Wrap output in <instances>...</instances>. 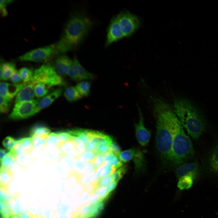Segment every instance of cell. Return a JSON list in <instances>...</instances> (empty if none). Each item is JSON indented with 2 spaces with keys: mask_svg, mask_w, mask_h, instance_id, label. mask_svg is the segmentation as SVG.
<instances>
[{
  "mask_svg": "<svg viewBox=\"0 0 218 218\" xmlns=\"http://www.w3.org/2000/svg\"><path fill=\"white\" fill-rule=\"evenodd\" d=\"M116 156L112 152H111L107 154L104 156V163L106 164V163L111 161Z\"/></svg>",
  "mask_w": 218,
  "mask_h": 218,
  "instance_id": "11a10c76",
  "label": "cell"
},
{
  "mask_svg": "<svg viewBox=\"0 0 218 218\" xmlns=\"http://www.w3.org/2000/svg\"><path fill=\"white\" fill-rule=\"evenodd\" d=\"M177 168L176 173L179 178L184 175H188L194 180L200 174L199 165L196 162L185 163L181 164Z\"/></svg>",
  "mask_w": 218,
  "mask_h": 218,
  "instance_id": "5bb4252c",
  "label": "cell"
},
{
  "mask_svg": "<svg viewBox=\"0 0 218 218\" xmlns=\"http://www.w3.org/2000/svg\"><path fill=\"white\" fill-rule=\"evenodd\" d=\"M16 142V141L13 138L10 136H8L3 140L2 144L8 150H10Z\"/></svg>",
  "mask_w": 218,
  "mask_h": 218,
  "instance_id": "bcb514c9",
  "label": "cell"
},
{
  "mask_svg": "<svg viewBox=\"0 0 218 218\" xmlns=\"http://www.w3.org/2000/svg\"><path fill=\"white\" fill-rule=\"evenodd\" d=\"M33 214L28 211L24 213L21 214L20 215V218H31Z\"/></svg>",
  "mask_w": 218,
  "mask_h": 218,
  "instance_id": "9f6ffc18",
  "label": "cell"
},
{
  "mask_svg": "<svg viewBox=\"0 0 218 218\" xmlns=\"http://www.w3.org/2000/svg\"><path fill=\"white\" fill-rule=\"evenodd\" d=\"M1 201L5 202V200L8 199L9 197V194L7 188L0 187Z\"/></svg>",
  "mask_w": 218,
  "mask_h": 218,
  "instance_id": "db71d44e",
  "label": "cell"
},
{
  "mask_svg": "<svg viewBox=\"0 0 218 218\" xmlns=\"http://www.w3.org/2000/svg\"><path fill=\"white\" fill-rule=\"evenodd\" d=\"M92 25V21L84 14L77 12L73 15L56 44L55 53L63 54L77 48L86 38Z\"/></svg>",
  "mask_w": 218,
  "mask_h": 218,
  "instance_id": "6da1fadb",
  "label": "cell"
},
{
  "mask_svg": "<svg viewBox=\"0 0 218 218\" xmlns=\"http://www.w3.org/2000/svg\"><path fill=\"white\" fill-rule=\"evenodd\" d=\"M1 218H10L9 216H4Z\"/></svg>",
  "mask_w": 218,
  "mask_h": 218,
  "instance_id": "6125c7cd",
  "label": "cell"
},
{
  "mask_svg": "<svg viewBox=\"0 0 218 218\" xmlns=\"http://www.w3.org/2000/svg\"><path fill=\"white\" fill-rule=\"evenodd\" d=\"M3 74L1 80L7 81L10 78L14 71L16 70L15 64L12 62H6L1 63Z\"/></svg>",
  "mask_w": 218,
  "mask_h": 218,
  "instance_id": "cb8c5ba5",
  "label": "cell"
},
{
  "mask_svg": "<svg viewBox=\"0 0 218 218\" xmlns=\"http://www.w3.org/2000/svg\"><path fill=\"white\" fill-rule=\"evenodd\" d=\"M154 110L156 119V147L162 158L172 162V121L175 113L169 105L160 101L155 103Z\"/></svg>",
  "mask_w": 218,
  "mask_h": 218,
  "instance_id": "7a4b0ae2",
  "label": "cell"
},
{
  "mask_svg": "<svg viewBox=\"0 0 218 218\" xmlns=\"http://www.w3.org/2000/svg\"><path fill=\"white\" fill-rule=\"evenodd\" d=\"M132 160L134 162L135 170L137 173H141L145 170V160L144 155L140 150L137 149L135 154Z\"/></svg>",
  "mask_w": 218,
  "mask_h": 218,
  "instance_id": "d6986e66",
  "label": "cell"
},
{
  "mask_svg": "<svg viewBox=\"0 0 218 218\" xmlns=\"http://www.w3.org/2000/svg\"><path fill=\"white\" fill-rule=\"evenodd\" d=\"M61 160L69 170L73 169L76 162L75 160L67 155L62 156Z\"/></svg>",
  "mask_w": 218,
  "mask_h": 218,
  "instance_id": "7bdbcfd3",
  "label": "cell"
},
{
  "mask_svg": "<svg viewBox=\"0 0 218 218\" xmlns=\"http://www.w3.org/2000/svg\"><path fill=\"white\" fill-rule=\"evenodd\" d=\"M64 95L66 100L70 102L78 101L82 97L75 86H71L67 88L64 91Z\"/></svg>",
  "mask_w": 218,
  "mask_h": 218,
  "instance_id": "603a6c76",
  "label": "cell"
},
{
  "mask_svg": "<svg viewBox=\"0 0 218 218\" xmlns=\"http://www.w3.org/2000/svg\"><path fill=\"white\" fill-rule=\"evenodd\" d=\"M8 84V83L5 82H1L0 84V95L7 98H8V97L7 92Z\"/></svg>",
  "mask_w": 218,
  "mask_h": 218,
  "instance_id": "f907efd6",
  "label": "cell"
},
{
  "mask_svg": "<svg viewBox=\"0 0 218 218\" xmlns=\"http://www.w3.org/2000/svg\"><path fill=\"white\" fill-rule=\"evenodd\" d=\"M111 137L97 131L88 143L90 150L98 152L105 144L110 145L113 141Z\"/></svg>",
  "mask_w": 218,
  "mask_h": 218,
  "instance_id": "7c38bea8",
  "label": "cell"
},
{
  "mask_svg": "<svg viewBox=\"0 0 218 218\" xmlns=\"http://www.w3.org/2000/svg\"><path fill=\"white\" fill-rule=\"evenodd\" d=\"M17 156L10 151L0 160L1 167L9 169L16 159Z\"/></svg>",
  "mask_w": 218,
  "mask_h": 218,
  "instance_id": "1f68e13d",
  "label": "cell"
},
{
  "mask_svg": "<svg viewBox=\"0 0 218 218\" xmlns=\"http://www.w3.org/2000/svg\"><path fill=\"white\" fill-rule=\"evenodd\" d=\"M31 83L35 84L43 83L50 88L65 84L62 77L57 73L54 67L49 64H43L34 70L33 78Z\"/></svg>",
  "mask_w": 218,
  "mask_h": 218,
  "instance_id": "5b68a950",
  "label": "cell"
},
{
  "mask_svg": "<svg viewBox=\"0 0 218 218\" xmlns=\"http://www.w3.org/2000/svg\"><path fill=\"white\" fill-rule=\"evenodd\" d=\"M138 110L139 120L138 122L134 125L136 136L140 145L145 146L150 141L151 133L144 126V117L141 110L139 108Z\"/></svg>",
  "mask_w": 218,
  "mask_h": 218,
  "instance_id": "30bf717a",
  "label": "cell"
},
{
  "mask_svg": "<svg viewBox=\"0 0 218 218\" xmlns=\"http://www.w3.org/2000/svg\"><path fill=\"white\" fill-rule=\"evenodd\" d=\"M98 152L91 150L85 151L78 157V159L81 161L90 162L92 163Z\"/></svg>",
  "mask_w": 218,
  "mask_h": 218,
  "instance_id": "d590c367",
  "label": "cell"
},
{
  "mask_svg": "<svg viewBox=\"0 0 218 218\" xmlns=\"http://www.w3.org/2000/svg\"><path fill=\"white\" fill-rule=\"evenodd\" d=\"M12 99L0 96V111L6 114L9 111Z\"/></svg>",
  "mask_w": 218,
  "mask_h": 218,
  "instance_id": "8d00e7d4",
  "label": "cell"
},
{
  "mask_svg": "<svg viewBox=\"0 0 218 218\" xmlns=\"http://www.w3.org/2000/svg\"><path fill=\"white\" fill-rule=\"evenodd\" d=\"M31 218H44V217L38 215L37 214H33Z\"/></svg>",
  "mask_w": 218,
  "mask_h": 218,
  "instance_id": "91938a15",
  "label": "cell"
},
{
  "mask_svg": "<svg viewBox=\"0 0 218 218\" xmlns=\"http://www.w3.org/2000/svg\"><path fill=\"white\" fill-rule=\"evenodd\" d=\"M10 218H20L19 215L11 214L9 215Z\"/></svg>",
  "mask_w": 218,
  "mask_h": 218,
  "instance_id": "94428289",
  "label": "cell"
},
{
  "mask_svg": "<svg viewBox=\"0 0 218 218\" xmlns=\"http://www.w3.org/2000/svg\"><path fill=\"white\" fill-rule=\"evenodd\" d=\"M10 81L13 84H18L22 80L18 71L16 70L10 78Z\"/></svg>",
  "mask_w": 218,
  "mask_h": 218,
  "instance_id": "681fc988",
  "label": "cell"
},
{
  "mask_svg": "<svg viewBox=\"0 0 218 218\" xmlns=\"http://www.w3.org/2000/svg\"><path fill=\"white\" fill-rule=\"evenodd\" d=\"M112 152L116 156H118L121 153V149L118 144L114 141L113 140L110 145Z\"/></svg>",
  "mask_w": 218,
  "mask_h": 218,
  "instance_id": "816d5d0a",
  "label": "cell"
},
{
  "mask_svg": "<svg viewBox=\"0 0 218 218\" xmlns=\"http://www.w3.org/2000/svg\"><path fill=\"white\" fill-rule=\"evenodd\" d=\"M32 139L34 148L42 150L45 146V140L36 136L31 137Z\"/></svg>",
  "mask_w": 218,
  "mask_h": 218,
  "instance_id": "60d3db41",
  "label": "cell"
},
{
  "mask_svg": "<svg viewBox=\"0 0 218 218\" xmlns=\"http://www.w3.org/2000/svg\"><path fill=\"white\" fill-rule=\"evenodd\" d=\"M116 17L124 37L131 35L140 26L139 18L127 11L121 12Z\"/></svg>",
  "mask_w": 218,
  "mask_h": 218,
  "instance_id": "52a82bcc",
  "label": "cell"
},
{
  "mask_svg": "<svg viewBox=\"0 0 218 218\" xmlns=\"http://www.w3.org/2000/svg\"><path fill=\"white\" fill-rule=\"evenodd\" d=\"M75 87L82 97H87L90 94L91 84L88 81H81L78 83Z\"/></svg>",
  "mask_w": 218,
  "mask_h": 218,
  "instance_id": "4316f807",
  "label": "cell"
},
{
  "mask_svg": "<svg viewBox=\"0 0 218 218\" xmlns=\"http://www.w3.org/2000/svg\"><path fill=\"white\" fill-rule=\"evenodd\" d=\"M116 16L111 20L107 30L105 46L107 47L124 37Z\"/></svg>",
  "mask_w": 218,
  "mask_h": 218,
  "instance_id": "8fae6325",
  "label": "cell"
},
{
  "mask_svg": "<svg viewBox=\"0 0 218 218\" xmlns=\"http://www.w3.org/2000/svg\"><path fill=\"white\" fill-rule=\"evenodd\" d=\"M114 182L112 174L106 176L101 177L97 184L100 187H107L111 183Z\"/></svg>",
  "mask_w": 218,
  "mask_h": 218,
  "instance_id": "b9f144b4",
  "label": "cell"
},
{
  "mask_svg": "<svg viewBox=\"0 0 218 218\" xmlns=\"http://www.w3.org/2000/svg\"><path fill=\"white\" fill-rule=\"evenodd\" d=\"M92 163L96 170L98 168L104 164V156L98 153L95 157Z\"/></svg>",
  "mask_w": 218,
  "mask_h": 218,
  "instance_id": "7dc6e473",
  "label": "cell"
},
{
  "mask_svg": "<svg viewBox=\"0 0 218 218\" xmlns=\"http://www.w3.org/2000/svg\"><path fill=\"white\" fill-rule=\"evenodd\" d=\"M13 1L11 0H2L0 1V11L1 15L3 17H5L8 15L7 6Z\"/></svg>",
  "mask_w": 218,
  "mask_h": 218,
  "instance_id": "f6af8a7d",
  "label": "cell"
},
{
  "mask_svg": "<svg viewBox=\"0 0 218 218\" xmlns=\"http://www.w3.org/2000/svg\"><path fill=\"white\" fill-rule=\"evenodd\" d=\"M56 44L34 49L19 56V61L42 62L48 60L55 52Z\"/></svg>",
  "mask_w": 218,
  "mask_h": 218,
  "instance_id": "8992f818",
  "label": "cell"
},
{
  "mask_svg": "<svg viewBox=\"0 0 218 218\" xmlns=\"http://www.w3.org/2000/svg\"><path fill=\"white\" fill-rule=\"evenodd\" d=\"M172 163L175 165H179L193 157L194 150L190 137L185 133L175 113L172 117Z\"/></svg>",
  "mask_w": 218,
  "mask_h": 218,
  "instance_id": "277c9868",
  "label": "cell"
},
{
  "mask_svg": "<svg viewBox=\"0 0 218 218\" xmlns=\"http://www.w3.org/2000/svg\"><path fill=\"white\" fill-rule=\"evenodd\" d=\"M19 140L23 149V153L27 154H31L34 148L31 137L24 138Z\"/></svg>",
  "mask_w": 218,
  "mask_h": 218,
  "instance_id": "e575fe53",
  "label": "cell"
},
{
  "mask_svg": "<svg viewBox=\"0 0 218 218\" xmlns=\"http://www.w3.org/2000/svg\"><path fill=\"white\" fill-rule=\"evenodd\" d=\"M35 85L34 84L31 83L25 86L17 95L15 99V104L33 100L35 96Z\"/></svg>",
  "mask_w": 218,
  "mask_h": 218,
  "instance_id": "2e32d148",
  "label": "cell"
},
{
  "mask_svg": "<svg viewBox=\"0 0 218 218\" xmlns=\"http://www.w3.org/2000/svg\"><path fill=\"white\" fill-rule=\"evenodd\" d=\"M39 101L38 100L33 99L15 104L8 117L12 120H18L34 115Z\"/></svg>",
  "mask_w": 218,
  "mask_h": 218,
  "instance_id": "ba28073f",
  "label": "cell"
},
{
  "mask_svg": "<svg viewBox=\"0 0 218 218\" xmlns=\"http://www.w3.org/2000/svg\"><path fill=\"white\" fill-rule=\"evenodd\" d=\"M58 141L57 148L60 147L64 143L71 140V136L67 131H61L56 132Z\"/></svg>",
  "mask_w": 218,
  "mask_h": 218,
  "instance_id": "836d02e7",
  "label": "cell"
},
{
  "mask_svg": "<svg viewBox=\"0 0 218 218\" xmlns=\"http://www.w3.org/2000/svg\"><path fill=\"white\" fill-rule=\"evenodd\" d=\"M73 64V60L64 54H60L56 59L54 66L57 73L62 77L68 75Z\"/></svg>",
  "mask_w": 218,
  "mask_h": 218,
  "instance_id": "4fadbf2b",
  "label": "cell"
},
{
  "mask_svg": "<svg viewBox=\"0 0 218 218\" xmlns=\"http://www.w3.org/2000/svg\"><path fill=\"white\" fill-rule=\"evenodd\" d=\"M7 150L3 148H1L0 150V160H2L4 156L7 153Z\"/></svg>",
  "mask_w": 218,
  "mask_h": 218,
  "instance_id": "680465c9",
  "label": "cell"
},
{
  "mask_svg": "<svg viewBox=\"0 0 218 218\" xmlns=\"http://www.w3.org/2000/svg\"><path fill=\"white\" fill-rule=\"evenodd\" d=\"M127 170L126 165L123 166L116 171L112 174L114 182L117 183Z\"/></svg>",
  "mask_w": 218,
  "mask_h": 218,
  "instance_id": "ab89813d",
  "label": "cell"
},
{
  "mask_svg": "<svg viewBox=\"0 0 218 218\" xmlns=\"http://www.w3.org/2000/svg\"><path fill=\"white\" fill-rule=\"evenodd\" d=\"M194 180L188 175H184L179 178L177 186L180 190H187L192 186Z\"/></svg>",
  "mask_w": 218,
  "mask_h": 218,
  "instance_id": "484cf974",
  "label": "cell"
},
{
  "mask_svg": "<svg viewBox=\"0 0 218 218\" xmlns=\"http://www.w3.org/2000/svg\"><path fill=\"white\" fill-rule=\"evenodd\" d=\"M10 151L16 156L23 153V149L19 140L16 141Z\"/></svg>",
  "mask_w": 218,
  "mask_h": 218,
  "instance_id": "ee69618b",
  "label": "cell"
},
{
  "mask_svg": "<svg viewBox=\"0 0 218 218\" xmlns=\"http://www.w3.org/2000/svg\"><path fill=\"white\" fill-rule=\"evenodd\" d=\"M50 88L46 84L43 83L36 84L34 87L35 96L38 98L45 97L48 94Z\"/></svg>",
  "mask_w": 218,
  "mask_h": 218,
  "instance_id": "f546056e",
  "label": "cell"
},
{
  "mask_svg": "<svg viewBox=\"0 0 218 218\" xmlns=\"http://www.w3.org/2000/svg\"><path fill=\"white\" fill-rule=\"evenodd\" d=\"M18 72L23 83L28 84L31 83L33 78L34 70L28 68H20Z\"/></svg>",
  "mask_w": 218,
  "mask_h": 218,
  "instance_id": "83f0119b",
  "label": "cell"
},
{
  "mask_svg": "<svg viewBox=\"0 0 218 218\" xmlns=\"http://www.w3.org/2000/svg\"><path fill=\"white\" fill-rule=\"evenodd\" d=\"M137 149L136 148H132L121 152L119 156L121 160L124 163L132 160Z\"/></svg>",
  "mask_w": 218,
  "mask_h": 218,
  "instance_id": "d6a6232c",
  "label": "cell"
},
{
  "mask_svg": "<svg viewBox=\"0 0 218 218\" xmlns=\"http://www.w3.org/2000/svg\"><path fill=\"white\" fill-rule=\"evenodd\" d=\"M175 114L182 125L192 138L198 139L204 131L206 123L200 110L185 98L175 99L174 104Z\"/></svg>",
  "mask_w": 218,
  "mask_h": 218,
  "instance_id": "3957f363",
  "label": "cell"
},
{
  "mask_svg": "<svg viewBox=\"0 0 218 218\" xmlns=\"http://www.w3.org/2000/svg\"><path fill=\"white\" fill-rule=\"evenodd\" d=\"M12 177V173L10 169L0 168V187L7 188Z\"/></svg>",
  "mask_w": 218,
  "mask_h": 218,
  "instance_id": "7402d4cb",
  "label": "cell"
},
{
  "mask_svg": "<svg viewBox=\"0 0 218 218\" xmlns=\"http://www.w3.org/2000/svg\"><path fill=\"white\" fill-rule=\"evenodd\" d=\"M27 84L24 83L16 84L8 83L7 89L8 97L12 99Z\"/></svg>",
  "mask_w": 218,
  "mask_h": 218,
  "instance_id": "d4e9b609",
  "label": "cell"
},
{
  "mask_svg": "<svg viewBox=\"0 0 218 218\" xmlns=\"http://www.w3.org/2000/svg\"><path fill=\"white\" fill-rule=\"evenodd\" d=\"M28 154L23 153L17 157L16 159L17 162L23 168H26L30 162L31 157Z\"/></svg>",
  "mask_w": 218,
  "mask_h": 218,
  "instance_id": "f35d334b",
  "label": "cell"
},
{
  "mask_svg": "<svg viewBox=\"0 0 218 218\" xmlns=\"http://www.w3.org/2000/svg\"><path fill=\"white\" fill-rule=\"evenodd\" d=\"M208 160L211 170L218 174V144L212 150L209 155Z\"/></svg>",
  "mask_w": 218,
  "mask_h": 218,
  "instance_id": "44dd1931",
  "label": "cell"
},
{
  "mask_svg": "<svg viewBox=\"0 0 218 218\" xmlns=\"http://www.w3.org/2000/svg\"><path fill=\"white\" fill-rule=\"evenodd\" d=\"M62 91V88H58L44 97L39 101L35 110V114L51 105L61 95Z\"/></svg>",
  "mask_w": 218,
  "mask_h": 218,
  "instance_id": "9a60e30c",
  "label": "cell"
},
{
  "mask_svg": "<svg viewBox=\"0 0 218 218\" xmlns=\"http://www.w3.org/2000/svg\"><path fill=\"white\" fill-rule=\"evenodd\" d=\"M51 131L50 129L45 126L36 124L31 129V137L35 136L45 140L51 133Z\"/></svg>",
  "mask_w": 218,
  "mask_h": 218,
  "instance_id": "ffe728a7",
  "label": "cell"
},
{
  "mask_svg": "<svg viewBox=\"0 0 218 218\" xmlns=\"http://www.w3.org/2000/svg\"><path fill=\"white\" fill-rule=\"evenodd\" d=\"M68 130L71 136L78 137L82 141L84 144L88 143L97 132L96 131L81 129Z\"/></svg>",
  "mask_w": 218,
  "mask_h": 218,
  "instance_id": "ac0fdd59",
  "label": "cell"
},
{
  "mask_svg": "<svg viewBox=\"0 0 218 218\" xmlns=\"http://www.w3.org/2000/svg\"><path fill=\"white\" fill-rule=\"evenodd\" d=\"M98 153L104 156L107 154L112 152L110 145L107 144L102 146L98 151Z\"/></svg>",
  "mask_w": 218,
  "mask_h": 218,
  "instance_id": "f5cc1de1",
  "label": "cell"
},
{
  "mask_svg": "<svg viewBox=\"0 0 218 218\" xmlns=\"http://www.w3.org/2000/svg\"><path fill=\"white\" fill-rule=\"evenodd\" d=\"M76 148L73 142L70 140L64 143L58 149L62 157L63 156H68L70 153L75 150Z\"/></svg>",
  "mask_w": 218,
  "mask_h": 218,
  "instance_id": "4dcf8cb0",
  "label": "cell"
},
{
  "mask_svg": "<svg viewBox=\"0 0 218 218\" xmlns=\"http://www.w3.org/2000/svg\"><path fill=\"white\" fill-rule=\"evenodd\" d=\"M45 146L57 148L58 141L56 132L51 133L45 139Z\"/></svg>",
  "mask_w": 218,
  "mask_h": 218,
  "instance_id": "74e56055",
  "label": "cell"
},
{
  "mask_svg": "<svg viewBox=\"0 0 218 218\" xmlns=\"http://www.w3.org/2000/svg\"><path fill=\"white\" fill-rule=\"evenodd\" d=\"M116 170L114 166H110L104 164L98 168L95 172L97 176L101 178L113 173Z\"/></svg>",
  "mask_w": 218,
  "mask_h": 218,
  "instance_id": "f1b7e54d",
  "label": "cell"
},
{
  "mask_svg": "<svg viewBox=\"0 0 218 218\" xmlns=\"http://www.w3.org/2000/svg\"><path fill=\"white\" fill-rule=\"evenodd\" d=\"M73 170L79 175L82 176L91 174L95 171V169L92 163L77 159L76 160Z\"/></svg>",
  "mask_w": 218,
  "mask_h": 218,
  "instance_id": "e0dca14e",
  "label": "cell"
},
{
  "mask_svg": "<svg viewBox=\"0 0 218 218\" xmlns=\"http://www.w3.org/2000/svg\"><path fill=\"white\" fill-rule=\"evenodd\" d=\"M117 183L115 182H112L108 186L107 188L110 192H111L115 188Z\"/></svg>",
  "mask_w": 218,
  "mask_h": 218,
  "instance_id": "6f0895ef",
  "label": "cell"
},
{
  "mask_svg": "<svg viewBox=\"0 0 218 218\" xmlns=\"http://www.w3.org/2000/svg\"><path fill=\"white\" fill-rule=\"evenodd\" d=\"M71 140L74 144L76 148L79 149H85L84 143L78 137L71 136Z\"/></svg>",
  "mask_w": 218,
  "mask_h": 218,
  "instance_id": "c3c4849f",
  "label": "cell"
},
{
  "mask_svg": "<svg viewBox=\"0 0 218 218\" xmlns=\"http://www.w3.org/2000/svg\"><path fill=\"white\" fill-rule=\"evenodd\" d=\"M68 75L71 79L75 81L91 80L94 78L93 74L82 66L76 56L74 58L73 64Z\"/></svg>",
  "mask_w": 218,
  "mask_h": 218,
  "instance_id": "9c48e42d",
  "label": "cell"
}]
</instances>
